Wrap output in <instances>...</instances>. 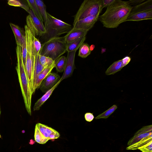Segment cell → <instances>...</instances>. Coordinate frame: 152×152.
Returning <instances> with one entry per match:
<instances>
[{"label":"cell","instance_id":"cell-2","mask_svg":"<svg viewBox=\"0 0 152 152\" xmlns=\"http://www.w3.org/2000/svg\"><path fill=\"white\" fill-rule=\"evenodd\" d=\"M16 52L17 62L16 69L26 109L30 115H31V103L32 94L30 89L28 79L24 65L21 47L17 45Z\"/></svg>","mask_w":152,"mask_h":152},{"label":"cell","instance_id":"cell-28","mask_svg":"<svg viewBox=\"0 0 152 152\" xmlns=\"http://www.w3.org/2000/svg\"><path fill=\"white\" fill-rule=\"evenodd\" d=\"M21 47L23 61L24 65L25 67L27 56V48L26 42Z\"/></svg>","mask_w":152,"mask_h":152},{"label":"cell","instance_id":"cell-31","mask_svg":"<svg viewBox=\"0 0 152 152\" xmlns=\"http://www.w3.org/2000/svg\"><path fill=\"white\" fill-rule=\"evenodd\" d=\"M122 65L123 67L128 64L131 60V58L128 56H126L122 59Z\"/></svg>","mask_w":152,"mask_h":152},{"label":"cell","instance_id":"cell-6","mask_svg":"<svg viewBox=\"0 0 152 152\" xmlns=\"http://www.w3.org/2000/svg\"><path fill=\"white\" fill-rule=\"evenodd\" d=\"M152 19V0H148L133 7L125 22Z\"/></svg>","mask_w":152,"mask_h":152},{"label":"cell","instance_id":"cell-5","mask_svg":"<svg viewBox=\"0 0 152 152\" xmlns=\"http://www.w3.org/2000/svg\"><path fill=\"white\" fill-rule=\"evenodd\" d=\"M103 9L102 0H84L74 16L73 24L88 16L99 15Z\"/></svg>","mask_w":152,"mask_h":152},{"label":"cell","instance_id":"cell-33","mask_svg":"<svg viewBox=\"0 0 152 152\" xmlns=\"http://www.w3.org/2000/svg\"><path fill=\"white\" fill-rule=\"evenodd\" d=\"M145 1L144 0H131L128 1V2L129 4H135L137 5L143 1Z\"/></svg>","mask_w":152,"mask_h":152},{"label":"cell","instance_id":"cell-3","mask_svg":"<svg viewBox=\"0 0 152 152\" xmlns=\"http://www.w3.org/2000/svg\"><path fill=\"white\" fill-rule=\"evenodd\" d=\"M67 45L64 37L52 38L42 44L39 54L55 61L67 52Z\"/></svg>","mask_w":152,"mask_h":152},{"label":"cell","instance_id":"cell-20","mask_svg":"<svg viewBox=\"0 0 152 152\" xmlns=\"http://www.w3.org/2000/svg\"><path fill=\"white\" fill-rule=\"evenodd\" d=\"M35 1L38 7L40 14L43 18L44 22V26L45 28L47 23V12L46 11V6L42 0H35Z\"/></svg>","mask_w":152,"mask_h":152},{"label":"cell","instance_id":"cell-34","mask_svg":"<svg viewBox=\"0 0 152 152\" xmlns=\"http://www.w3.org/2000/svg\"><path fill=\"white\" fill-rule=\"evenodd\" d=\"M95 48V45H91L90 46V50L91 51L93 50Z\"/></svg>","mask_w":152,"mask_h":152},{"label":"cell","instance_id":"cell-35","mask_svg":"<svg viewBox=\"0 0 152 152\" xmlns=\"http://www.w3.org/2000/svg\"><path fill=\"white\" fill-rule=\"evenodd\" d=\"M1 107H0V115H1Z\"/></svg>","mask_w":152,"mask_h":152},{"label":"cell","instance_id":"cell-15","mask_svg":"<svg viewBox=\"0 0 152 152\" xmlns=\"http://www.w3.org/2000/svg\"><path fill=\"white\" fill-rule=\"evenodd\" d=\"M61 82L60 79L52 88L46 92L45 94L36 102L33 107L34 111L38 110L40 109V107L49 98L54 90Z\"/></svg>","mask_w":152,"mask_h":152},{"label":"cell","instance_id":"cell-11","mask_svg":"<svg viewBox=\"0 0 152 152\" xmlns=\"http://www.w3.org/2000/svg\"><path fill=\"white\" fill-rule=\"evenodd\" d=\"M88 31L73 27L64 36L67 44L80 38L86 36Z\"/></svg>","mask_w":152,"mask_h":152},{"label":"cell","instance_id":"cell-24","mask_svg":"<svg viewBox=\"0 0 152 152\" xmlns=\"http://www.w3.org/2000/svg\"><path fill=\"white\" fill-rule=\"evenodd\" d=\"M34 137L35 141L39 144H45L49 140L42 134L36 125L35 129Z\"/></svg>","mask_w":152,"mask_h":152},{"label":"cell","instance_id":"cell-32","mask_svg":"<svg viewBox=\"0 0 152 152\" xmlns=\"http://www.w3.org/2000/svg\"><path fill=\"white\" fill-rule=\"evenodd\" d=\"M115 0H102V7L103 8L104 7H107L111 4Z\"/></svg>","mask_w":152,"mask_h":152},{"label":"cell","instance_id":"cell-7","mask_svg":"<svg viewBox=\"0 0 152 152\" xmlns=\"http://www.w3.org/2000/svg\"><path fill=\"white\" fill-rule=\"evenodd\" d=\"M76 51L68 52L64 73L60 80L61 81L64 79L71 76L75 69V59Z\"/></svg>","mask_w":152,"mask_h":152},{"label":"cell","instance_id":"cell-18","mask_svg":"<svg viewBox=\"0 0 152 152\" xmlns=\"http://www.w3.org/2000/svg\"><path fill=\"white\" fill-rule=\"evenodd\" d=\"M123 67L122 59L113 62L108 68L105 73L107 75H113L120 71Z\"/></svg>","mask_w":152,"mask_h":152},{"label":"cell","instance_id":"cell-14","mask_svg":"<svg viewBox=\"0 0 152 152\" xmlns=\"http://www.w3.org/2000/svg\"><path fill=\"white\" fill-rule=\"evenodd\" d=\"M55 62L50 66L45 68L38 75L33 86V94L35 92L36 89L39 88L43 80L51 72L52 69L55 67Z\"/></svg>","mask_w":152,"mask_h":152},{"label":"cell","instance_id":"cell-12","mask_svg":"<svg viewBox=\"0 0 152 152\" xmlns=\"http://www.w3.org/2000/svg\"><path fill=\"white\" fill-rule=\"evenodd\" d=\"M10 25L15 36L16 44L22 47L26 42L25 31L17 25L11 23Z\"/></svg>","mask_w":152,"mask_h":152},{"label":"cell","instance_id":"cell-25","mask_svg":"<svg viewBox=\"0 0 152 152\" xmlns=\"http://www.w3.org/2000/svg\"><path fill=\"white\" fill-rule=\"evenodd\" d=\"M39 56L40 63L45 68L50 66L55 62V61L49 57L39 54Z\"/></svg>","mask_w":152,"mask_h":152},{"label":"cell","instance_id":"cell-17","mask_svg":"<svg viewBox=\"0 0 152 152\" xmlns=\"http://www.w3.org/2000/svg\"><path fill=\"white\" fill-rule=\"evenodd\" d=\"M86 39V36L78 38L67 44L66 51L67 52L77 51L84 43Z\"/></svg>","mask_w":152,"mask_h":152},{"label":"cell","instance_id":"cell-9","mask_svg":"<svg viewBox=\"0 0 152 152\" xmlns=\"http://www.w3.org/2000/svg\"><path fill=\"white\" fill-rule=\"evenodd\" d=\"M99 15L90 16L80 20L73 25V27L89 31L98 20Z\"/></svg>","mask_w":152,"mask_h":152},{"label":"cell","instance_id":"cell-8","mask_svg":"<svg viewBox=\"0 0 152 152\" xmlns=\"http://www.w3.org/2000/svg\"><path fill=\"white\" fill-rule=\"evenodd\" d=\"M60 79L58 74L50 72L43 80L39 88L42 92H46L52 88Z\"/></svg>","mask_w":152,"mask_h":152},{"label":"cell","instance_id":"cell-19","mask_svg":"<svg viewBox=\"0 0 152 152\" xmlns=\"http://www.w3.org/2000/svg\"><path fill=\"white\" fill-rule=\"evenodd\" d=\"M152 141V134L142 139L137 142L128 146L127 150H135L138 148Z\"/></svg>","mask_w":152,"mask_h":152},{"label":"cell","instance_id":"cell-16","mask_svg":"<svg viewBox=\"0 0 152 152\" xmlns=\"http://www.w3.org/2000/svg\"><path fill=\"white\" fill-rule=\"evenodd\" d=\"M36 125L43 136L48 140L51 135L58 132L52 128L40 123H37Z\"/></svg>","mask_w":152,"mask_h":152},{"label":"cell","instance_id":"cell-29","mask_svg":"<svg viewBox=\"0 0 152 152\" xmlns=\"http://www.w3.org/2000/svg\"><path fill=\"white\" fill-rule=\"evenodd\" d=\"M7 4L10 5L15 7H19L22 8H23L26 5L23 4L19 1L16 0H8Z\"/></svg>","mask_w":152,"mask_h":152},{"label":"cell","instance_id":"cell-30","mask_svg":"<svg viewBox=\"0 0 152 152\" xmlns=\"http://www.w3.org/2000/svg\"><path fill=\"white\" fill-rule=\"evenodd\" d=\"M85 119L87 121L90 122L92 121L94 118V116L92 113H87L84 115Z\"/></svg>","mask_w":152,"mask_h":152},{"label":"cell","instance_id":"cell-23","mask_svg":"<svg viewBox=\"0 0 152 152\" xmlns=\"http://www.w3.org/2000/svg\"><path fill=\"white\" fill-rule=\"evenodd\" d=\"M66 62V57L64 56H61L55 61V67L57 71L59 72L64 71Z\"/></svg>","mask_w":152,"mask_h":152},{"label":"cell","instance_id":"cell-4","mask_svg":"<svg viewBox=\"0 0 152 152\" xmlns=\"http://www.w3.org/2000/svg\"><path fill=\"white\" fill-rule=\"evenodd\" d=\"M47 15L46 32L40 37L44 42L52 38L67 33L72 28L71 25L55 18L49 13L47 12Z\"/></svg>","mask_w":152,"mask_h":152},{"label":"cell","instance_id":"cell-10","mask_svg":"<svg viewBox=\"0 0 152 152\" xmlns=\"http://www.w3.org/2000/svg\"><path fill=\"white\" fill-rule=\"evenodd\" d=\"M151 134H152V125L144 126L138 130L129 140L127 145H131Z\"/></svg>","mask_w":152,"mask_h":152},{"label":"cell","instance_id":"cell-26","mask_svg":"<svg viewBox=\"0 0 152 152\" xmlns=\"http://www.w3.org/2000/svg\"><path fill=\"white\" fill-rule=\"evenodd\" d=\"M117 108V106L116 105H113L108 110L98 115L95 118L96 119L100 118H107L115 111Z\"/></svg>","mask_w":152,"mask_h":152},{"label":"cell","instance_id":"cell-13","mask_svg":"<svg viewBox=\"0 0 152 152\" xmlns=\"http://www.w3.org/2000/svg\"><path fill=\"white\" fill-rule=\"evenodd\" d=\"M30 16L33 24L36 31V35H38L40 37L46 32V29L45 26L36 16L33 11L30 9L28 12Z\"/></svg>","mask_w":152,"mask_h":152},{"label":"cell","instance_id":"cell-22","mask_svg":"<svg viewBox=\"0 0 152 152\" xmlns=\"http://www.w3.org/2000/svg\"><path fill=\"white\" fill-rule=\"evenodd\" d=\"M90 46L87 43H83L79 48L78 56L85 58L91 53Z\"/></svg>","mask_w":152,"mask_h":152},{"label":"cell","instance_id":"cell-27","mask_svg":"<svg viewBox=\"0 0 152 152\" xmlns=\"http://www.w3.org/2000/svg\"><path fill=\"white\" fill-rule=\"evenodd\" d=\"M142 152H152V141L139 148Z\"/></svg>","mask_w":152,"mask_h":152},{"label":"cell","instance_id":"cell-21","mask_svg":"<svg viewBox=\"0 0 152 152\" xmlns=\"http://www.w3.org/2000/svg\"><path fill=\"white\" fill-rule=\"evenodd\" d=\"M31 10L33 12L37 18L42 23L44 21L43 18L40 14L38 7L35 0H27L26 1Z\"/></svg>","mask_w":152,"mask_h":152},{"label":"cell","instance_id":"cell-1","mask_svg":"<svg viewBox=\"0 0 152 152\" xmlns=\"http://www.w3.org/2000/svg\"><path fill=\"white\" fill-rule=\"evenodd\" d=\"M128 1L115 0L107 7L105 12L99 16L98 20L107 28H117L125 22L132 8Z\"/></svg>","mask_w":152,"mask_h":152}]
</instances>
